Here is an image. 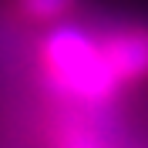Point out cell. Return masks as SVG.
<instances>
[{
	"label": "cell",
	"instance_id": "6da1fadb",
	"mask_svg": "<svg viewBox=\"0 0 148 148\" xmlns=\"http://www.w3.org/2000/svg\"><path fill=\"white\" fill-rule=\"evenodd\" d=\"M40 71L61 98L81 108H104L118 98V81L101 57L98 37L74 24L51 27L40 40Z\"/></svg>",
	"mask_w": 148,
	"mask_h": 148
},
{
	"label": "cell",
	"instance_id": "7a4b0ae2",
	"mask_svg": "<svg viewBox=\"0 0 148 148\" xmlns=\"http://www.w3.org/2000/svg\"><path fill=\"white\" fill-rule=\"evenodd\" d=\"M98 47L118 88L148 81V24H114L98 37Z\"/></svg>",
	"mask_w": 148,
	"mask_h": 148
},
{
	"label": "cell",
	"instance_id": "3957f363",
	"mask_svg": "<svg viewBox=\"0 0 148 148\" xmlns=\"http://www.w3.org/2000/svg\"><path fill=\"white\" fill-rule=\"evenodd\" d=\"M54 148H111V145L98 121L84 118V114H71V118L61 121Z\"/></svg>",
	"mask_w": 148,
	"mask_h": 148
},
{
	"label": "cell",
	"instance_id": "277c9868",
	"mask_svg": "<svg viewBox=\"0 0 148 148\" xmlns=\"http://www.w3.org/2000/svg\"><path fill=\"white\" fill-rule=\"evenodd\" d=\"M14 3L17 14L30 24H57L77 7V0H14Z\"/></svg>",
	"mask_w": 148,
	"mask_h": 148
}]
</instances>
